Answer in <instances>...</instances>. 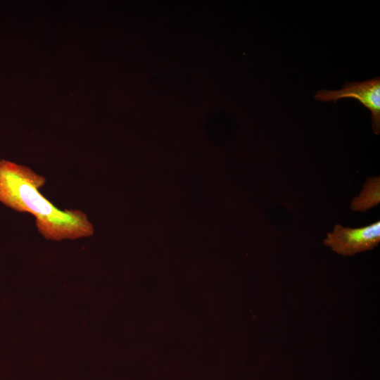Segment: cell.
Masks as SVG:
<instances>
[{"label":"cell","instance_id":"cell-1","mask_svg":"<svg viewBox=\"0 0 380 380\" xmlns=\"http://www.w3.org/2000/svg\"><path fill=\"white\" fill-rule=\"evenodd\" d=\"M44 177L31 168L0 159V203L18 213L34 215L39 234L48 240L89 237L94 227L80 210L58 209L39 191Z\"/></svg>","mask_w":380,"mask_h":380},{"label":"cell","instance_id":"cell-2","mask_svg":"<svg viewBox=\"0 0 380 380\" xmlns=\"http://www.w3.org/2000/svg\"><path fill=\"white\" fill-rule=\"evenodd\" d=\"M324 244L342 256H352L372 250L380 242V222L359 228L344 227L336 224L327 234Z\"/></svg>","mask_w":380,"mask_h":380},{"label":"cell","instance_id":"cell-3","mask_svg":"<svg viewBox=\"0 0 380 380\" xmlns=\"http://www.w3.org/2000/svg\"><path fill=\"white\" fill-rule=\"evenodd\" d=\"M315 98L322 102L334 101L344 98H353L359 101L371 112L372 127L376 135L380 133V78L363 82H346L342 89L336 91L323 89L319 91Z\"/></svg>","mask_w":380,"mask_h":380},{"label":"cell","instance_id":"cell-4","mask_svg":"<svg viewBox=\"0 0 380 380\" xmlns=\"http://www.w3.org/2000/svg\"><path fill=\"white\" fill-rule=\"evenodd\" d=\"M380 202V178L372 177L367 178L360 194L355 197L350 203L353 211L365 212Z\"/></svg>","mask_w":380,"mask_h":380}]
</instances>
